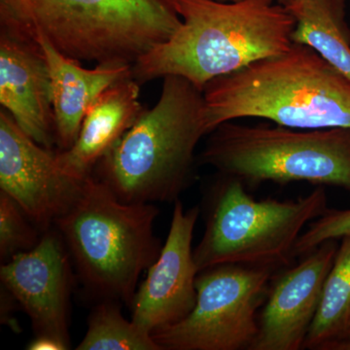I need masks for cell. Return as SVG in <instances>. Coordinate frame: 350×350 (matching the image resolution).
<instances>
[{
    "label": "cell",
    "instance_id": "cell-6",
    "mask_svg": "<svg viewBox=\"0 0 350 350\" xmlns=\"http://www.w3.org/2000/svg\"><path fill=\"white\" fill-rule=\"evenodd\" d=\"M206 206L194 250L199 273L227 264L286 266L304 229L329 208L323 186L297 200H256L243 181L225 175L209 190Z\"/></svg>",
    "mask_w": 350,
    "mask_h": 350
},
{
    "label": "cell",
    "instance_id": "cell-13",
    "mask_svg": "<svg viewBox=\"0 0 350 350\" xmlns=\"http://www.w3.org/2000/svg\"><path fill=\"white\" fill-rule=\"evenodd\" d=\"M0 105L32 140L57 145L49 66L40 45L0 31Z\"/></svg>",
    "mask_w": 350,
    "mask_h": 350
},
{
    "label": "cell",
    "instance_id": "cell-10",
    "mask_svg": "<svg viewBox=\"0 0 350 350\" xmlns=\"http://www.w3.org/2000/svg\"><path fill=\"white\" fill-rule=\"evenodd\" d=\"M71 258L59 232H44L36 247L2 262L0 278L31 320L36 337L54 338L69 349Z\"/></svg>",
    "mask_w": 350,
    "mask_h": 350
},
{
    "label": "cell",
    "instance_id": "cell-9",
    "mask_svg": "<svg viewBox=\"0 0 350 350\" xmlns=\"http://www.w3.org/2000/svg\"><path fill=\"white\" fill-rule=\"evenodd\" d=\"M85 180L64 172L57 152L36 144L6 110L0 111V191L22 207L39 231H48L68 213Z\"/></svg>",
    "mask_w": 350,
    "mask_h": 350
},
{
    "label": "cell",
    "instance_id": "cell-16",
    "mask_svg": "<svg viewBox=\"0 0 350 350\" xmlns=\"http://www.w3.org/2000/svg\"><path fill=\"white\" fill-rule=\"evenodd\" d=\"M296 19L292 40L317 51L350 81V27L345 0H303L288 7Z\"/></svg>",
    "mask_w": 350,
    "mask_h": 350
},
{
    "label": "cell",
    "instance_id": "cell-24",
    "mask_svg": "<svg viewBox=\"0 0 350 350\" xmlns=\"http://www.w3.org/2000/svg\"><path fill=\"white\" fill-rule=\"evenodd\" d=\"M349 342H350V338H349Z\"/></svg>",
    "mask_w": 350,
    "mask_h": 350
},
{
    "label": "cell",
    "instance_id": "cell-19",
    "mask_svg": "<svg viewBox=\"0 0 350 350\" xmlns=\"http://www.w3.org/2000/svg\"><path fill=\"white\" fill-rule=\"evenodd\" d=\"M38 228L22 207L0 191V259L10 260L18 253L36 247L40 241Z\"/></svg>",
    "mask_w": 350,
    "mask_h": 350
},
{
    "label": "cell",
    "instance_id": "cell-20",
    "mask_svg": "<svg viewBox=\"0 0 350 350\" xmlns=\"http://www.w3.org/2000/svg\"><path fill=\"white\" fill-rule=\"evenodd\" d=\"M350 234V209L328 208L323 215L312 221L295 244L294 257H304L320 244Z\"/></svg>",
    "mask_w": 350,
    "mask_h": 350
},
{
    "label": "cell",
    "instance_id": "cell-4",
    "mask_svg": "<svg viewBox=\"0 0 350 350\" xmlns=\"http://www.w3.org/2000/svg\"><path fill=\"white\" fill-rule=\"evenodd\" d=\"M204 111L202 90L165 76L155 107L144 110L92 175L128 204L176 202L192 183L196 148L208 135Z\"/></svg>",
    "mask_w": 350,
    "mask_h": 350
},
{
    "label": "cell",
    "instance_id": "cell-18",
    "mask_svg": "<svg viewBox=\"0 0 350 350\" xmlns=\"http://www.w3.org/2000/svg\"><path fill=\"white\" fill-rule=\"evenodd\" d=\"M77 350H162L151 334L123 317L116 301H103L92 312Z\"/></svg>",
    "mask_w": 350,
    "mask_h": 350
},
{
    "label": "cell",
    "instance_id": "cell-11",
    "mask_svg": "<svg viewBox=\"0 0 350 350\" xmlns=\"http://www.w3.org/2000/svg\"><path fill=\"white\" fill-rule=\"evenodd\" d=\"M199 207L184 211L175 202L167 241L133 298V322L147 333L174 325L192 312L199 275L192 248Z\"/></svg>",
    "mask_w": 350,
    "mask_h": 350
},
{
    "label": "cell",
    "instance_id": "cell-8",
    "mask_svg": "<svg viewBox=\"0 0 350 350\" xmlns=\"http://www.w3.org/2000/svg\"><path fill=\"white\" fill-rule=\"evenodd\" d=\"M276 269L227 264L200 271L192 312L152 338L162 350H250Z\"/></svg>",
    "mask_w": 350,
    "mask_h": 350
},
{
    "label": "cell",
    "instance_id": "cell-23",
    "mask_svg": "<svg viewBox=\"0 0 350 350\" xmlns=\"http://www.w3.org/2000/svg\"><path fill=\"white\" fill-rule=\"evenodd\" d=\"M217 1H222V2H237V1H239V0H217Z\"/></svg>",
    "mask_w": 350,
    "mask_h": 350
},
{
    "label": "cell",
    "instance_id": "cell-2",
    "mask_svg": "<svg viewBox=\"0 0 350 350\" xmlns=\"http://www.w3.org/2000/svg\"><path fill=\"white\" fill-rule=\"evenodd\" d=\"M202 93L208 135L241 118L296 130L350 129L349 80L305 44L214 78Z\"/></svg>",
    "mask_w": 350,
    "mask_h": 350
},
{
    "label": "cell",
    "instance_id": "cell-7",
    "mask_svg": "<svg viewBox=\"0 0 350 350\" xmlns=\"http://www.w3.org/2000/svg\"><path fill=\"white\" fill-rule=\"evenodd\" d=\"M199 163L254 186L308 182L350 192V129L296 131L226 122L209 133Z\"/></svg>",
    "mask_w": 350,
    "mask_h": 350
},
{
    "label": "cell",
    "instance_id": "cell-14",
    "mask_svg": "<svg viewBox=\"0 0 350 350\" xmlns=\"http://www.w3.org/2000/svg\"><path fill=\"white\" fill-rule=\"evenodd\" d=\"M139 83L133 75L108 88L90 108L75 144L57 152L64 172L85 180L121 137L137 123L145 108L139 100Z\"/></svg>",
    "mask_w": 350,
    "mask_h": 350
},
{
    "label": "cell",
    "instance_id": "cell-22",
    "mask_svg": "<svg viewBox=\"0 0 350 350\" xmlns=\"http://www.w3.org/2000/svg\"><path fill=\"white\" fill-rule=\"evenodd\" d=\"M303 1V0H276L278 3H280V5L288 7L294 5V4L298 3V2Z\"/></svg>",
    "mask_w": 350,
    "mask_h": 350
},
{
    "label": "cell",
    "instance_id": "cell-12",
    "mask_svg": "<svg viewBox=\"0 0 350 350\" xmlns=\"http://www.w3.org/2000/svg\"><path fill=\"white\" fill-rule=\"evenodd\" d=\"M338 248V239L325 241L300 264L273 276L250 350L303 349Z\"/></svg>",
    "mask_w": 350,
    "mask_h": 350
},
{
    "label": "cell",
    "instance_id": "cell-5",
    "mask_svg": "<svg viewBox=\"0 0 350 350\" xmlns=\"http://www.w3.org/2000/svg\"><path fill=\"white\" fill-rule=\"evenodd\" d=\"M159 213L153 204L122 202L88 177L79 199L55 226L92 294L131 308L138 278L162 250L154 232Z\"/></svg>",
    "mask_w": 350,
    "mask_h": 350
},
{
    "label": "cell",
    "instance_id": "cell-3",
    "mask_svg": "<svg viewBox=\"0 0 350 350\" xmlns=\"http://www.w3.org/2000/svg\"><path fill=\"white\" fill-rule=\"evenodd\" d=\"M181 25L170 0H0V31L96 64L133 66Z\"/></svg>",
    "mask_w": 350,
    "mask_h": 350
},
{
    "label": "cell",
    "instance_id": "cell-15",
    "mask_svg": "<svg viewBox=\"0 0 350 350\" xmlns=\"http://www.w3.org/2000/svg\"><path fill=\"white\" fill-rule=\"evenodd\" d=\"M36 41L49 66L57 146L59 151L68 150L77 139L90 108L108 88L133 75V66L96 64L93 69L85 68L81 62L64 56L42 36Z\"/></svg>",
    "mask_w": 350,
    "mask_h": 350
},
{
    "label": "cell",
    "instance_id": "cell-21",
    "mask_svg": "<svg viewBox=\"0 0 350 350\" xmlns=\"http://www.w3.org/2000/svg\"><path fill=\"white\" fill-rule=\"evenodd\" d=\"M29 350H66L61 342H57L54 338L48 337H36L31 344L27 345Z\"/></svg>",
    "mask_w": 350,
    "mask_h": 350
},
{
    "label": "cell",
    "instance_id": "cell-17",
    "mask_svg": "<svg viewBox=\"0 0 350 350\" xmlns=\"http://www.w3.org/2000/svg\"><path fill=\"white\" fill-rule=\"evenodd\" d=\"M350 234L340 239L303 349L350 350Z\"/></svg>",
    "mask_w": 350,
    "mask_h": 350
},
{
    "label": "cell",
    "instance_id": "cell-1",
    "mask_svg": "<svg viewBox=\"0 0 350 350\" xmlns=\"http://www.w3.org/2000/svg\"><path fill=\"white\" fill-rule=\"evenodd\" d=\"M182 19L174 36L133 66L140 85L167 75L207 83L293 44L296 19L276 0H170Z\"/></svg>",
    "mask_w": 350,
    "mask_h": 350
}]
</instances>
